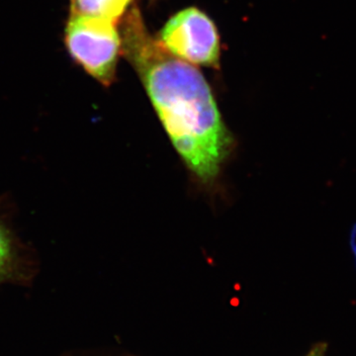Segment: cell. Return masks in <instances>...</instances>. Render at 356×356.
<instances>
[{"label":"cell","instance_id":"obj_1","mask_svg":"<svg viewBox=\"0 0 356 356\" xmlns=\"http://www.w3.org/2000/svg\"><path fill=\"white\" fill-rule=\"evenodd\" d=\"M121 40L175 151L199 180L213 181L233 140L205 77L149 35L138 9L124 20Z\"/></svg>","mask_w":356,"mask_h":356},{"label":"cell","instance_id":"obj_2","mask_svg":"<svg viewBox=\"0 0 356 356\" xmlns=\"http://www.w3.org/2000/svg\"><path fill=\"white\" fill-rule=\"evenodd\" d=\"M72 58L96 81L113 83L122 50L120 33L111 21L90 16L72 15L65 35Z\"/></svg>","mask_w":356,"mask_h":356},{"label":"cell","instance_id":"obj_3","mask_svg":"<svg viewBox=\"0 0 356 356\" xmlns=\"http://www.w3.org/2000/svg\"><path fill=\"white\" fill-rule=\"evenodd\" d=\"M159 42L188 64L218 67L220 38L213 21L194 7L173 15L159 33Z\"/></svg>","mask_w":356,"mask_h":356},{"label":"cell","instance_id":"obj_4","mask_svg":"<svg viewBox=\"0 0 356 356\" xmlns=\"http://www.w3.org/2000/svg\"><path fill=\"white\" fill-rule=\"evenodd\" d=\"M34 270L31 254L18 240L0 207V284H27Z\"/></svg>","mask_w":356,"mask_h":356},{"label":"cell","instance_id":"obj_5","mask_svg":"<svg viewBox=\"0 0 356 356\" xmlns=\"http://www.w3.org/2000/svg\"><path fill=\"white\" fill-rule=\"evenodd\" d=\"M133 0H72V15L90 16L117 24Z\"/></svg>","mask_w":356,"mask_h":356},{"label":"cell","instance_id":"obj_6","mask_svg":"<svg viewBox=\"0 0 356 356\" xmlns=\"http://www.w3.org/2000/svg\"><path fill=\"white\" fill-rule=\"evenodd\" d=\"M325 353H327V344L318 343L312 348L306 356H325Z\"/></svg>","mask_w":356,"mask_h":356}]
</instances>
